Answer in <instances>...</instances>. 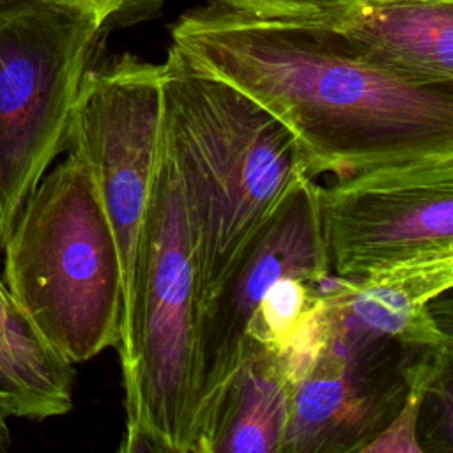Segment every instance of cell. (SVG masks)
<instances>
[{
	"mask_svg": "<svg viewBox=\"0 0 453 453\" xmlns=\"http://www.w3.org/2000/svg\"><path fill=\"white\" fill-rule=\"evenodd\" d=\"M290 395L292 382L281 361L250 340L207 453H281Z\"/></svg>",
	"mask_w": 453,
	"mask_h": 453,
	"instance_id": "7c38bea8",
	"label": "cell"
},
{
	"mask_svg": "<svg viewBox=\"0 0 453 453\" xmlns=\"http://www.w3.org/2000/svg\"><path fill=\"white\" fill-rule=\"evenodd\" d=\"M163 131L161 64L120 53L87 71L65 152L87 166L119 251L122 319L117 343L122 386L134 363L138 264Z\"/></svg>",
	"mask_w": 453,
	"mask_h": 453,
	"instance_id": "8992f818",
	"label": "cell"
},
{
	"mask_svg": "<svg viewBox=\"0 0 453 453\" xmlns=\"http://www.w3.org/2000/svg\"><path fill=\"white\" fill-rule=\"evenodd\" d=\"M449 380V375L441 380L414 379L405 393V398L388 425L379 430L359 451L361 453H423L425 448L418 442L419 416L425 400Z\"/></svg>",
	"mask_w": 453,
	"mask_h": 453,
	"instance_id": "4fadbf2b",
	"label": "cell"
},
{
	"mask_svg": "<svg viewBox=\"0 0 453 453\" xmlns=\"http://www.w3.org/2000/svg\"><path fill=\"white\" fill-rule=\"evenodd\" d=\"M9 412L0 403V451H5L11 446V428H9Z\"/></svg>",
	"mask_w": 453,
	"mask_h": 453,
	"instance_id": "2e32d148",
	"label": "cell"
},
{
	"mask_svg": "<svg viewBox=\"0 0 453 453\" xmlns=\"http://www.w3.org/2000/svg\"><path fill=\"white\" fill-rule=\"evenodd\" d=\"M329 274L319 218V184L308 177L196 310L191 453L209 451L226 391L244 359L257 308L269 287L283 276L322 281Z\"/></svg>",
	"mask_w": 453,
	"mask_h": 453,
	"instance_id": "ba28073f",
	"label": "cell"
},
{
	"mask_svg": "<svg viewBox=\"0 0 453 453\" xmlns=\"http://www.w3.org/2000/svg\"><path fill=\"white\" fill-rule=\"evenodd\" d=\"M64 5H71L76 9H83L97 16L103 23H106L111 16H115L129 0H48Z\"/></svg>",
	"mask_w": 453,
	"mask_h": 453,
	"instance_id": "9a60e30c",
	"label": "cell"
},
{
	"mask_svg": "<svg viewBox=\"0 0 453 453\" xmlns=\"http://www.w3.org/2000/svg\"><path fill=\"white\" fill-rule=\"evenodd\" d=\"M418 361L380 345L324 334L290 395L281 453L359 451L402 405Z\"/></svg>",
	"mask_w": 453,
	"mask_h": 453,
	"instance_id": "9c48e42d",
	"label": "cell"
},
{
	"mask_svg": "<svg viewBox=\"0 0 453 453\" xmlns=\"http://www.w3.org/2000/svg\"><path fill=\"white\" fill-rule=\"evenodd\" d=\"M319 218L329 271L340 278L453 253V152L338 175L319 186Z\"/></svg>",
	"mask_w": 453,
	"mask_h": 453,
	"instance_id": "52a82bcc",
	"label": "cell"
},
{
	"mask_svg": "<svg viewBox=\"0 0 453 453\" xmlns=\"http://www.w3.org/2000/svg\"><path fill=\"white\" fill-rule=\"evenodd\" d=\"M226 5L278 18H313L342 12L356 0H219Z\"/></svg>",
	"mask_w": 453,
	"mask_h": 453,
	"instance_id": "5bb4252c",
	"label": "cell"
},
{
	"mask_svg": "<svg viewBox=\"0 0 453 453\" xmlns=\"http://www.w3.org/2000/svg\"><path fill=\"white\" fill-rule=\"evenodd\" d=\"M104 23L48 0H0V248L65 152L73 110Z\"/></svg>",
	"mask_w": 453,
	"mask_h": 453,
	"instance_id": "5b68a950",
	"label": "cell"
},
{
	"mask_svg": "<svg viewBox=\"0 0 453 453\" xmlns=\"http://www.w3.org/2000/svg\"><path fill=\"white\" fill-rule=\"evenodd\" d=\"M73 366L35 331L0 280V403L9 416L41 421L67 414Z\"/></svg>",
	"mask_w": 453,
	"mask_h": 453,
	"instance_id": "8fae6325",
	"label": "cell"
},
{
	"mask_svg": "<svg viewBox=\"0 0 453 453\" xmlns=\"http://www.w3.org/2000/svg\"><path fill=\"white\" fill-rule=\"evenodd\" d=\"M326 19L382 65L453 83V0H356Z\"/></svg>",
	"mask_w": 453,
	"mask_h": 453,
	"instance_id": "30bf717a",
	"label": "cell"
},
{
	"mask_svg": "<svg viewBox=\"0 0 453 453\" xmlns=\"http://www.w3.org/2000/svg\"><path fill=\"white\" fill-rule=\"evenodd\" d=\"M4 250V285L35 331L71 365L117 347L119 251L96 184L73 152L19 209Z\"/></svg>",
	"mask_w": 453,
	"mask_h": 453,
	"instance_id": "3957f363",
	"label": "cell"
},
{
	"mask_svg": "<svg viewBox=\"0 0 453 453\" xmlns=\"http://www.w3.org/2000/svg\"><path fill=\"white\" fill-rule=\"evenodd\" d=\"M161 96L193 246L198 310L288 195L315 177L280 119L173 44L161 62Z\"/></svg>",
	"mask_w": 453,
	"mask_h": 453,
	"instance_id": "7a4b0ae2",
	"label": "cell"
},
{
	"mask_svg": "<svg viewBox=\"0 0 453 453\" xmlns=\"http://www.w3.org/2000/svg\"><path fill=\"white\" fill-rule=\"evenodd\" d=\"M196 273L175 163L161 131L138 264L134 363L120 451L191 453Z\"/></svg>",
	"mask_w": 453,
	"mask_h": 453,
	"instance_id": "277c9868",
	"label": "cell"
},
{
	"mask_svg": "<svg viewBox=\"0 0 453 453\" xmlns=\"http://www.w3.org/2000/svg\"><path fill=\"white\" fill-rule=\"evenodd\" d=\"M170 34L195 65L280 119L313 177L453 152V83L382 65L326 16H260L214 0Z\"/></svg>",
	"mask_w": 453,
	"mask_h": 453,
	"instance_id": "6da1fadb",
	"label": "cell"
}]
</instances>
